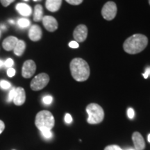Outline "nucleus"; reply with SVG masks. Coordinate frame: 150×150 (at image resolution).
I'll use <instances>...</instances> for the list:
<instances>
[{"mask_svg": "<svg viewBox=\"0 0 150 150\" xmlns=\"http://www.w3.org/2000/svg\"><path fill=\"white\" fill-rule=\"evenodd\" d=\"M52 100H53V98L50 95H47V96L43 97L42 99L43 102L45 104H50L52 102Z\"/></svg>", "mask_w": 150, "mask_h": 150, "instance_id": "nucleus-22", "label": "nucleus"}, {"mask_svg": "<svg viewBox=\"0 0 150 150\" xmlns=\"http://www.w3.org/2000/svg\"><path fill=\"white\" fill-rule=\"evenodd\" d=\"M0 36H1V31H0Z\"/></svg>", "mask_w": 150, "mask_h": 150, "instance_id": "nucleus-40", "label": "nucleus"}, {"mask_svg": "<svg viewBox=\"0 0 150 150\" xmlns=\"http://www.w3.org/2000/svg\"><path fill=\"white\" fill-rule=\"evenodd\" d=\"M15 74H16V70H15L14 68L10 67V68L8 69V70H7V75H8L9 77H13V76H15Z\"/></svg>", "mask_w": 150, "mask_h": 150, "instance_id": "nucleus-26", "label": "nucleus"}, {"mask_svg": "<svg viewBox=\"0 0 150 150\" xmlns=\"http://www.w3.org/2000/svg\"><path fill=\"white\" fill-rule=\"evenodd\" d=\"M88 35V28L84 24H80L75 28L73 36L75 41L77 42H82L86 40Z\"/></svg>", "mask_w": 150, "mask_h": 150, "instance_id": "nucleus-8", "label": "nucleus"}, {"mask_svg": "<svg viewBox=\"0 0 150 150\" xmlns=\"http://www.w3.org/2000/svg\"><path fill=\"white\" fill-rule=\"evenodd\" d=\"M5 129V125L4 122L3 121L0 120V134L3 132V131Z\"/></svg>", "mask_w": 150, "mask_h": 150, "instance_id": "nucleus-32", "label": "nucleus"}, {"mask_svg": "<svg viewBox=\"0 0 150 150\" xmlns=\"http://www.w3.org/2000/svg\"><path fill=\"white\" fill-rule=\"evenodd\" d=\"M62 4V0H46L45 6L48 11L56 12L59 10Z\"/></svg>", "mask_w": 150, "mask_h": 150, "instance_id": "nucleus-15", "label": "nucleus"}, {"mask_svg": "<svg viewBox=\"0 0 150 150\" xmlns=\"http://www.w3.org/2000/svg\"><path fill=\"white\" fill-rule=\"evenodd\" d=\"M15 1H16V0H0V2L1 3V4H2L4 6L6 7Z\"/></svg>", "mask_w": 150, "mask_h": 150, "instance_id": "nucleus-25", "label": "nucleus"}, {"mask_svg": "<svg viewBox=\"0 0 150 150\" xmlns=\"http://www.w3.org/2000/svg\"><path fill=\"white\" fill-rule=\"evenodd\" d=\"M14 64V62L13 61V59H8L4 62V66L6 67H8V68H10V67H12L13 65Z\"/></svg>", "mask_w": 150, "mask_h": 150, "instance_id": "nucleus-24", "label": "nucleus"}, {"mask_svg": "<svg viewBox=\"0 0 150 150\" xmlns=\"http://www.w3.org/2000/svg\"><path fill=\"white\" fill-rule=\"evenodd\" d=\"M19 40L15 36H8L2 42L3 48L6 51H11L15 48Z\"/></svg>", "mask_w": 150, "mask_h": 150, "instance_id": "nucleus-13", "label": "nucleus"}, {"mask_svg": "<svg viewBox=\"0 0 150 150\" xmlns=\"http://www.w3.org/2000/svg\"><path fill=\"white\" fill-rule=\"evenodd\" d=\"M70 71L72 77L76 81H85L90 76V67L85 60L76 58L71 61Z\"/></svg>", "mask_w": 150, "mask_h": 150, "instance_id": "nucleus-2", "label": "nucleus"}, {"mask_svg": "<svg viewBox=\"0 0 150 150\" xmlns=\"http://www.w3.org/2000/svg\"><path fill=\"white\" fill-rule=\"evenodd\" d=\"M36 70V65L32 60H28L24 63L22 69V76L26 79L31 78L35 74Z\"/></svg>", "mask_w": 150, "mask_h": 150, "instance_id": "nucleus-7", "label": "nucleus"}, {"mask_svg": "<svg viewBox=\"0 0 150 150\" xmlns=\"http://www.w3.org/2000/svg\"><path fill=\"white\" fill-rule=\"evenodd\" d=\"M0 86H1V88L6 90V89L10 88L11 84L9 83L8 81H7L1 80V81H0Z\"/></svg>", "mask_w": 150, "mask_h": 150, "instance_id": "nucleus-19", "label": "nucleus"}, {"mask_svg": "<svg viewBox=\"0 0 150 150\" xmlns=\"http://www.w3.org/2000/svg\"><path fill=\"white\" fill-rule=\"evenodd\" d=\"M16 88H13L10 91V92H9L8 99H7V101H8V102H11V101L13 99L14 96H15V93H16Z\"/></svg>", "mask_w": 150, "mask_h": 150, "instance_id": "nucleus-20", "label": "nucleus"}, {"mask_svg": "<svg viewBox=\"0 0 150 150\" xmlns=\"http://www.w3.org/2000/svg\"><path fill=\"white\" fill-rule=\"evenodd\" d=\"M26 48V44L23 40H19L17 42L16 47L13 49L14 53L16 55L20 56L23 54L24 50Z\"/></svg>", "mask_w": 150, "mask_h": 150, "instance_id": "nucleus-16", "label": "nucleus"}, {"mask_svg": "<svg viewBox=\"0 0 150 150\" xmlns=\"http://www.w3.org/2000/svg\"><path fill=\"white\" fill-rule=\"evenodd\" d=\"M26 100V93L23 88L18 87L16 89L14 98L13 99L16 106H22Z\"/></svg>", "mask_w": 150, "mask_h": 150, "instance_id": "nucleus-10", "label": "nucleus"}, {"mask_svg": "<svg viewBox=\"0 0 150 150\" xmlns=\"http://www.w3.org/2000/svg\"><path fill=\"white\" fill-rule=\"evenodd\" d=\"M135 149L136 150H143L145 148V142L143 137L139 132H134L132 135Z\"/></svg>", "mask_w": 150, "mask_h": 150, "instance_id": "nucleus-11", "label": "nucleus"}, {"mask_svg": "<svg viewBox=\"0 0 150 150\" xmlns=\"http://www.w3.org/2000/svg\"><path fill=\"white\" fill-rule=\"evenodd\" d=\"M86 112L88 114L87 121L91 125L99 124L103 121L104 117V112L103 108L99 104L92 103L86 107Z\"/></svg>", "mask_w": 150, "mask_h": 150, "instance_id": "nucleus-4", "label": "nucleus"}, {"mask_svg": "<svg viewBox=\"0 0 150 150\" xmlns=\"http://www.w3.org/2000/svg\"><path fill=\"white\" fill-rule=\"evenodd\" d=\"M16 10L23 16H29L32 13V9L29 5L24 3H18L16 5Z\"/></svg>", "mask_w": 150, "mask_h": 150, "instance_id": "nucleus-14", "label": "nucleus"}, {"mask_svg": "<svg viewBox=\"0 0 150 150\" xmlns=\"http://www.w3.org/2000/svg\"><path fill=\"white\" fill-rule=\"evenodd\" d=\"M69 46L71 48H74V49H76L79 47V43L76 42V41H71V42L69 43Z\"/></svg>", "mask_w": 150, "mask_h": 150, "instance_id": "nucleus-30", "label": "nucleus"}, {"mask_svg": "<svg viewBox=\"0 0 150 150\" xmlns=\"http://www.w3.org/2000/svg\"><path fill=\"white\" fill-rule=\"evenodd\" d=\"M128 150H134V149H128Z\"/></svg>", "mask_w": 150, "mask_h": 150, "instance_id": "nucleus-41", "label": "nucleus"}, {"mask_svg": "<svg viewBox=\"0 0 150 150\" xmlns=\"http://www.w3.org/2000/svg\"><path fill=\"white\" fill-rule=\"evenodd\" d=\"M117 14V6L113 1H108L105 4L102 10V15L105 20H112Z\"/></svg>", "mask_w": 150, "mask_h": 150, "instance_id": "nucleus-6", "label": "nucleus"}, {"mask_svg": "<svg viewBox=\"0 0 150 150\" xmlns=\"http://www.w3.org/2000/svg\"><path fill=\"white\" fill-rule=\"evenodd\" d=\"M3 65H4V62L1 61V60H0V67H2Z\"/></svg>", "mask_w": 150, "mask_h": 150, "instance_id": "nucleus-34", "label": "nucleus"}, {"mask_svg": "<svg viewBox=\"0 0 150 150\" xmlns=\"http://www.w3.org/2000/svg\"><path fill=\"white\" fill-rule=\"evenodd\" d=\"M148 44V38L145 35L134 34L131 35L123 44L124 50L129 54H138L146 48Z\"/></svg>", "mask_w": 150, "mask_h": 150, "instance_id": "nucleus-1", "label": "nucleus"}, {"mask_svg": "<svg viewBox=\"0 0 150 150\" xmlns=\"http://www.w3.org/2000/svg\"><path fill=\"white\" fill-rule=\"evenodd\" d=\"M55 124V120L51 112L48 110H41L36 115L35 125L40 131L52 130Z\"/></svg>", "mask_w": 150, "mask_h": 150, "instance_id": "nucleus-3", "label": "nucleus"}, {"mask_svg": "<svg viewBox=\"0 0 150 150\" xmlns=\"http://www.w3.org/2000/svg\"><path fill=\"white\" fill-rule=\"evenodd\" d=\"M147 140H148V142H150V134L148 135V138H147Z\"/></svg>", "mask_w": 150, "mask_h": 150, "instance_id": "nucleus-36", "label": "nucleus"}, {"mask_svg": "<svg viewBox=\"0 0 150 150\" xmlns=\"http://www.w3.org/2000/svg\"><path fill=\"white\" fill-rule=\"evenodd\" d=\"M149 75H150V67H148L146 68L145 72L142 74V76H144V78L145 79H147L148 77H149Z\"/></svg>", "mask_w": 150, "mask_h": 150, "instance_id": "nucleus-31", "label": "nucleus"}, {"mask_svg": "<svg viewBox=\"0 0 150 150\" xmlns=\"http://www.w3.org/2000/svg\"><path fill=\"white\" fill-rule=\"evenodd\" d=\"M49 81H50V76L47 74L45 73H41V74H38L31 81V90L34 91H40L44 88L45 86L47 85Z\"/></svg>", "mask_w": 150, "mask_h": 150, "instance_id": "nucleus-5", "label": "nucleus"}, {"mask_svg": "<svg viewBox=\"0 0 150 150\" xmlns=\"http://www.w3.org/2000/svg\"><path fill=\"white\" fill-rule=\"evenodd\" d=\"M127 114H128V117L130 118V119H133L134 117V115H135V112H134V110L133 108H129L128 109V111H127Z\"/></svg>", "mask_w": 150, "mask_h": 150, "instance_id": "nucleus-28", "label": "nucleus"}, {"mask_svg": "<svg viewBox=\"0 0 150 150\" xmlns=\"http://www.w3.org/2000/svg\"><path fill=\"white\" fill-rule=\"evenodd\" d=\"M149 5H150V0H149Z\"/></svg>", "mask_w": 150, "mask_h": 150, "instance_id": "nucleus-39", "label": "nucleus"}, {"mask_svg": "<svg viewBox=\"0 0 150 150\" xmlns=\"http://www.w3.org/2000/svg\"><path fill=\"white\" fill-rule=\"evenodd\" d=\"M104 150H122L117 145H109L105 147Z\"/></svg>", "mask_w": 150, "mask_h": 150, "instance_id": "nucleus-27", "label": "nucleus"}, {"mask_svg": "<svg viewBox=\"0 0 150 150\" xmlns=\"http://www.w3.org/2000/svg\"><path fill=\"white\" fill-rule=\"evenodd\" d=\"M18 25L20 28H27L30 25V21L25 18H20L18 21Z\"/></svg>", "mask_w": 150, "mask_h": 150, "instance_id": "nucleus-18", "label": "nucleus"}, {"mask_svg": "<svg viewBox=\"0 0 150 150\" xmlns=\"http://www.w3.org/2000/svg\"><path fill=\"white\" fill-rule=\"evenodd\" d=\"M65 121L67 124H70L72 122V117L69 113H67L65 116Z\"/></svg>", "mask_w": 150, "mask_h": 150, "instance_id": "nucleus-29", "label": "nucleus"}, {"mask_svg": "<svg viewBox=\"0 0 150 150\" xmlns=\"http://www.w3.org/2000/svg\"><path fill=\"white\" fill-rule=\"evenodd\" d=\"M34 1H41V0H33Z\"/></svg>", "mask_w": 150, "mask_h": 150, "instance_id": "nucleus-37", "label": "nucleus"}, {"mask_svg": "<svg viewBox=\"0 0 150 150\" xmlns=\"http://www.w3.org/2000/svg\"><path fill=\"white\" fill-rule=\"evenodd\" d=\"M0 30H1V31H6V27L5 25H4V24H1L0 26Z\"/></svg>", "mask_w": 150, "mask_h": 150, "instance_id": "nucleus-33", "label": "nucleus"}, {"mask_svg": "<svg viewBox=\"0 0 150 150\" xmlns=\"http://www.w3.org/2000/svg\"><path fill=\"white\" fill-rule=\"evenodd\" d=\"M29 37L32 41H38L42 38V29L38 25L31 26L29 31Z\"/></svg>", "mask_w": 150, "mask_h": 150, "instance_id": "nucleus-12", "label": "nucleus"}, {"mask_svg": "<svg viewBox=\"0 0 150 150\" xmlns=\"http://www.w3.org/2000/svg\"><path fill=\"white\" fill-rule=\"evenodd\" d=\"M42 24L45 29L50 32H54L58 29V22L54 17L46 16L42 18Z\"/></svg>", "mask_w": 150, "mask_h": 150, "instance_id": "nucleus-9", "label": "nucleus"}, {"mask_svg": "<svg viewBox=\"0 0 150 150\" xmlns=\"http://www.w3.org/2000/svg\"><path fill=\"white\" fill-rule=\"evenodd\" d=\"M65 1L71 5H79L83 2V0H65Z\"/></svg>", "mask_w": 150, "mask_h": 150, "instance_id": "nucleus-23", "label": "nucleus"}, {"mask_svg": "<svg viewBox=\"0 0 150 150\" xmlns=\"http://www.w3.org/2000/svg\"><path fill=\"white\" fill-rule=\"evenodd\" d=\"M43 18V9L42 6L37 4L34 8V14H33V20L35 22H39L42 20Z\"/></svg>", "mask_w": 150, "mask_h": 150, "instance_id": "nucleus-17", "label": "nucleus"}, {"mask_svg": "<svg viewBox=\"0 0 150 150\" xmlns=\"http://www.w3.org/2000/svg\"><path fill=\"white\" fill-rule=\"evenodd\" d=\"M24 1H29V0H24Z\"/></svg>", "mask_w": 150, "mask_h": 150, "instance_id": "nucleus-38", "label": "nucleus"}, {"mask_svg": "<svg viewBox=\"0 0 150 150\" xmlns=\"http://www.w3.org/2000/svg\"><path fill=\"white\" fill-rule=\"evenodd\" d=\"M8 22H9V23H11V24H15V21L13 20H10Z\"/></svg>", "mask_w": 150, "mask_h": 150, "instance_id": "nucleus-35", "label": "nucleus"}, {"mask_svg": "<svg viewBox=\"0 0 150 150\" xmlns=\"http://www.w3.org/2000/svg\"><path fill=\"white\" fill-rule=\"evenodd\" d=\"M42 136L46 138H51L52 137V133L51 130H43L40 131Z\"/></svg>", "mask_w": 150, "mask_h": 150, "instance_id": "nucleus-21", "label": "nucleus"}]
</instances>
